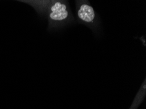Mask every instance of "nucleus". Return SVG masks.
<instances>
[{
  "mask_svg": "<svg viewBox=\"0 0 146 109\" xmlns=\"http://www.w3.org/2000/svg\"><path fill=\"white\" fill-rule=\"evenodd\" d=\"M49 17L52 20L62 21L67 18L68 17V11L67 7L65 4L57 1L50 7Z\"/></svg>",
  "mask_w": 146,
  "mask_h": 109,
  "instance_id": "obj_1",
  "label": "nucleus"
},
{
  "mask_svg": "<svg viewBox=\"0 0 146 109\" xmlns=\"http://www.w3.org/2000/svg\"><path fill=\"white\" fill-rule=\"evenodd\" d=\"M77 15L81 20L85 22H92L95 18L93 8L87 4H83L79 8Z\"/></svg>",
  "mask_w": 146,
  "mask_h": 109,
  "instance_id": "obj_2",
  "label": "nucleus"
}]
</instances>
